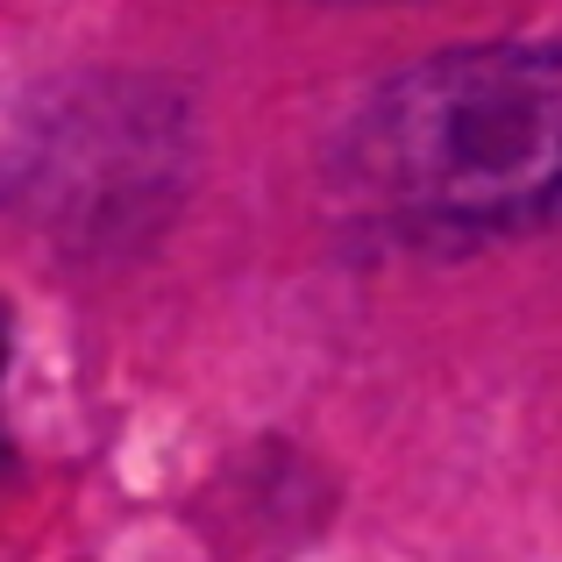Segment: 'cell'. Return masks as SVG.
<instances>
[{"label":"cell","mask_w":562,"mask_h":562,"mask_svg":"<svg viewBox=\"0 0 562 562\" xmlns=\"http://www.w3.org/2000/svg\"><path fill=\"white\" fill-rule=\"evenodd\" d=\"M342 179L413 235L562 221V43H484L392 79L342 136Z\"/></svg>","instance_id":"obj_1"}]
</instances>
